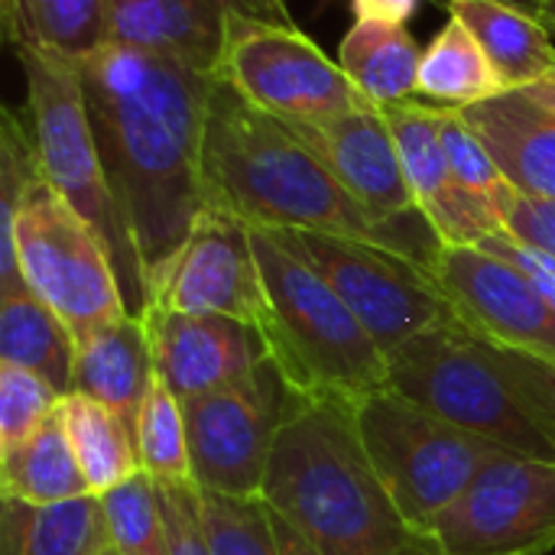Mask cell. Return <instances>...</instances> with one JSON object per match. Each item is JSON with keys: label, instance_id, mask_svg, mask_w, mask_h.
Segmentation results:
<instances>
[{"label": "cell", "instance_id": "cell-40", "mask_svg": "<svg viewBox=\"0 0 555 555\" xmlns=\"http://www.w3.org/2000/svg\"><path fill=\"white\" fill-rule=\"evenodd\" d=\"M540 20L550 26V33H555V0H543L540 3Z\"/></svg>", "mask_w": 555, "mask_h": 555}, {"label": "cell", "instance_id": "cell-39", "mask_svg": "<svg viewBox=\"0 0 555 555\" xmlns=\"http://www.w3.org/2000/svg\"><path fill=\"white\" fill-rule=\"evenodd\" d=\"M524 94H527L533 104H540L543 111H550V114L555 117V68L546 75V78H540L537 85L524 88Z\"/></svg>", "mask_w": 555, "mask_h": 555}, {"label": "cell", "instance_id": "cell-36", "mask_svg": "<svg viewBox=\"0 0 555 555\" xmlns=\"http://www.w3.org/2000/svg\"><path fill=\"white\" fill-rule=\"evenodd\" d=\"M416 7L420 0H351L354 20H377V23H397V26H406Z\"/></svg>", "mask_w": 555, "mask_h": 555}, {"label": "cell", "instance_id": "cell-32", "mask_svg": "<svg viewBox=\"0 0 555 555\" xmlns=\"http://www.w3.org/2000/svg\"><path fill=\"white\" fill-rule=\"evenodd\" d=\"M436 117H439V137H442V150H446V159H449V169H452L455 182H462L465 189H472L478 195H488L494 205H501V198L514 185L501 172V166L491 156V150L485 146V140L475 133V127L455 107H439L436 104Z\"/></svg>", "mask_w": 555, "mask_h": 555}, {"label": "cell", "instance_id": "cell-27", "mask_svg": "<svg viewBox=\"0 0 555 555\" xmlns=\"http://www.w3.org/2000/svg\"><path fill=\"white\" fill-rule=\"evenodd\" d=\"M507 94L491 59L472 36V29L449 16L436 39L423 52L420 65V98H429L439 107L468 111L481 101Z\"/></svg>", "mask_w": 555, "mask_h": 555}, {"label": "cell", "instance_id": "cell-22", "mask_svg": "<svg viewBox=\"0 0 555 555\" xmlns=\"http://www.w3.org/2000/svg\"><path fill=\"white\" fill-rule=\"evenodd\" d=\"M78 341L68 325L33 293L0 296V364L42 377L59 397L75 393Z\"/></svg>", "mask_w": 555, "mask_h": 555}, {"label": "cell", "instance_id": "cell-2", "mask_svg": "<svg viewBox=\"0 0 555 555\" xmlns=\"http://www.w3.org/2000/svg\"><path fill=\"white\" fill-rule=\"evenodd\" d=\"M208 205L267 231H319L397 250L433 270L439 241H416L403 224H384L315 159L286 120L250 104L215 78L205 117Z\"/></svg>", "mask_w": 555, "mask_h": 555}, {"label": "cell", "instance_id": "cell-29", "mask_svg": "<svg viewBox=\"0 0 555 555\" xmlns=\"http://www.w3.org/2000/svg\"><path fill=\"white\" fill-rule=\"evenodd\" d=\"M397 150H400V163L406 172V182L413 189L416 208L423 211L426 205H433L446 189L455 185V176L449 169L446 150H442V137H439V117H436V104H420V101H403V104H390L380 107Z\"/></svg>", "mask_w": 555, "mask_h": 555}, {"label": "cell", "instance_id": "cell-30", "mask_svg": "<svg viewBox=\"0 0 555 555\" xmlns=\"http://www.w3.org/2000/svg\"><path fill=\"white\" fill-rule=\"evenodd\" d=\"M107 540L120 555H172L159 485L137 472L124 485L98 494Z\"/></svg>", "mask_w": 555, "mask_h": 555}, {"label": "cell", "instance_id": "cell-18", "mask_svg": "<svg viewBox=\"0 0 555 555\" xmlns=\"http://www.w3.org/2000/svg\"><path fill=\"white\" fill-rule=\"evenodd\" d=\"M462 114L520 195L555 202V117L550 111L524 91H507Z\"/></svg>", "mask_w": 555, "mask_h": 555}, {"label": "cell", "instance_id": "cell-8", "mask_svg": "<svg viewBox=\"0 0 555 555\" xmlns=\"http://www.w3.org/2000/svg\"><path fill=\"white\" fill-rule=\"evenodd\" d=\"M345 410L374 475L400 514L429 537L468 485L491 462L511 455L501 446L439 420L390 384L345 403Z\"/></svg>", "mask_w": 555, "mask_h": 555}, {"label": "cell", "instance_id": "cell-4", "mask_svg": "<svg viewBox=\"0 0 555 555\" xmlns=\"http://www.w3.org/2000/svg\"><path fill=\"white\" fill-rule=\"evenodd\" d=\"M387 384L517 459L555 462V364L543 358L446 322L387 354Z\"/></svg>", "mask_w": 555, "mask_h": 555}, {"label": "cell", "instance_id": "cell-34", "mask_svg": "<svg viewBox=\"0 0 555 555\" xmlns=\"http://www.w3.org/2000/svg\"><path fill=\"white\" fill-rule=\"evenodd\" d=\"M166 527H169V553L172 555H215L198 517V488L189 485H159Z\"/></svg>", "mask_w": 555, "mask_h": 555}, {"label": "cell", "instance_id": "cell-16", "mask_svg": "<svg viewBox=\"0 0 555 555\" xmlns=\"http://www.w3.org/2000/svg\"><path fill=\"white\" fill-rule=\"evenodd\" d=\"M143 322L156 374L179 400L231 387L267 361L257 328L228 315H192L150 306Z\"/></svg>", "mask_w": 555, "mask_h": 555}, {"label": "cell", "instance_id": "cell-23", "mask_svg": "<svg viewBox=\"0 0 555 555\" xmlns=\"http://www.w3.org/2000/svg\"><path fill=\"white\" fill-rule=\"evenodd\" d=\"M107 543L98 494L49 507L0 498V555H98Z\"/></svg>", "mask_w": 555, "mask_h": 555}, {"label": "cell", "instance_id": "cell-15", "mask_svg": "<svg viewBox=\"0 0 555 555\" xmlns=\"http://www.w3.org/2000/svg\"><path fill=\"white\" fill-rule=\"evenodd\" d=\"M315 159L384 224L420 218L413 189L406 182L393 130L371 101L322 120L286 124Z\"/></svg>", "mask_w": 555, "mask_h": 555}, {"label": "cell", "instance_id": "cell-21", "mask_svg": "<svg viewBox=\"0 0 555 555\" xmlns=\"http://www.w3.org/2000/svg\"><path fill=\"white\" fill-rule=\"evenodd\" d=\"M423 46L406 26L354 20L338 46V65L374 107L413 101L420 94Z\"/></svg>", "mask_w": 555, "mask_h": 555}, {"label": "cell", "instance_id": "cell-19", "mask_svg": "<svg viewBox=\"0 0 555 555\" xmlns=\"http://www.w3.org/2000/svg\"><path fill=\"white\" fill-rule=\"evenodd\" d=\"M153 374V345L143 319L127 315L78 341L75 393L111 406L130 426H137Z\"/></svg>", "mask_w": 555, "mask_h": 555}, {"label": "cell", "instance_id": "cell-24", "mask_svg": "<svg viewBox=\"0 0 555 555\" xmlns=\"http://www.w3.org/2000/svg\"><path fill=\"white\" fill-rule=\"evenodd\" d=\"M7 42L85 62L107 46L104 0H0Z\"/></svg>", "mask_w": 555, "mask_h": 555}, {"label": "cell", "instance_id": "cell-6", "mask_svg": "<svg viewBox=\"0 0 555 555\" xmlns=\"http://www.w3.org/2000/svg\"><path fill=\"white\" fill-rule=\"evenodd\" d=\"M7 293L42 299L75 341L130 315L104 241L42 172L13 211H0V296Z\"/></svg>", "mask_w": 555, "mask_h": 555}, {"label": "cell", "instance_id": "cell-13", "mask_svg": "<svg viewBox=\"0 0 555 555\" xmlns=\"http://www.w3.org/2000/svg\"><path fill=\"white\" fill-rule=\"evenodd\" d=\"M433 276L478 335L555 364V306L511 260L485 247H439Z\"/></svg>", "mask_w": 555, "mask_h": 555}, {"label": "cell", "instance_id": "cell-41", "mask_svg": "<svg viewBox=\"0 0 555 555\" xmlns=\"http://www.w3.org/2000/svg\"><path fill=\"white\" fill-rule=\"evenodd\" d=\"M504 3H514V7H520V10H527V13L540 16V3H543V0H504Z\"/></svg>", "mask_w": 555, "mask_h": 555}, {"label": "cell", "instance_id": "cell-37", "mask_svg": "<svg viewBox=\"0 0 555 555\" xmlns=\"http://www.w3.org/2000/svg\"><path fill=\"white\" fill-rule=\"evenodd\" d=\"M267 511H270V524H273V533H276V543H280V553L283 555H322L283 514H276L270 504H267Z\"/></svg>", "mask_w": 555, "mask_h": 555}, {"label": "cell", "instance_id": "cell-38", "mask_svg": "<svg viewBox=\"0 0 555 555\" xmlns=\"http://www.w3.org/2000/svg\"><path fill=\"white\" fill-rule=\"evenodd\" d=\"M244 16L254 20H270V23H293L289 3L286 0H234Z\"/></svg>", "mask_w": 555, "mask_h": 555}, {"label": "cell", "instance_id": "cell-7", "mask_svg": "<svg viewBox=\"0 0 555 555\" xmlns=\"http://www.w3.org/2000/svg\"><path fill=\"white\" fill-rule=\"evenodd\" d=\"M16 59L26 75V111L33 120L42 176L98 231L120 280L127 312L133 319H143L153 299L146 289L133 234L120 215L98 153L78 68L75 62L39 49H16Z\"/></svg>", "mask_w": 555, "mask_h": 555}, {"label": "cell", "instance_id": "cell-20", "mask_svg": "<svg viewBox=\"0 0 555 555\" xmlns=\"http://www.w3.org/2000/svg\"><path fill=\"white\" fill-rule=\"evenodd\" d=\"M446 7L472 29L504 91H524L555 68V42L540 16L504 0H446Z\"/></svg>", "mask_w": 555, "mask_h": 555}, {"label": "cell", "instance_id": "cell-26", "mask_svg": "<svg viewBox=\"0 0 555 555\" xmlns=\"http://www.w3.org/2000/svg\"><path fill=\"white\" fill-rule=\"evenodd\" d=\"M59 410H62L72 452L78 459V468L91 494H104L124 485L127 478H133L137 472H143L133 426L124 416H117L111 406L85 393H72V397H62Z\"/></svg>", "mask_w": 555, "mask_h": 555}, {"label": "cell", "instance_id": "cell-5", "mask_svg": "<svg viewBox=\"0 0 555 555\" xmlns=\"http://www.w3.org/2000/svg\"><path fill=\"white\" fill-rule=\"evenodd\" d=\"M250 241L263 280L257 335L289 393L319 403H354L387 387V354L328 280L270 231L250 228Z\"/></svg>", "mask_w": 555, "mask_h": 555}, {"label": "cell", "instance_id": "cell-25", "mask_svg": "<svg viewBox=\"0 0 555 555\" xmlns=\"http://www.w3.org/2000/svg\"><path fill=\"white\" fill-rule=\"evenodd\" d=\"M85 494L91 491L72 452L62 410H55L26 442L0 455V498L49 507Z\"/></svg>", "mask_w": 555, "mask_h": 555}, {"label": "cell", "instance_id": "cell-35", "mask_svg": "<svg viewBox=\"0 0 555 555\" xmlns=\"http://www.w3.org/2000/svg\"><path fill=\"white\" fill-rule=\"evenodd\" d=\"M498 208H501L504 228L514 241L555 257V202L530 198V195H520L517 189H511Z\"/></svg>", "mask_w": 555, "mask_h": 555}, {"label": "cell", "instance_id": "cell-42", "mask_svg": "<svg viewBox=\"0 0 555 555\" xmlns=\"http://www.w3.org/2000/svg\"><path fill=\"white\" fill-rule=\"evenodd\" d=\"M98 555H120V553H117V550H114V546L107 543V546H104V550H101V553H98Z\"/></svg>", "mask_w": 555, "mask_h": 555}, {"label": "cell", "instance_id": "cell-12", "mask_svg": "<svg viewBox=\"0 0 555 555\" xmlns=\"http://www.w3.org/2000/svg\"><path fill=\"white\" fill-rule=\"evenodd\" d=\"M446 555H546L555 550V462L501 455L439 517Z\"/></svg>", "mask_w": 555, "mask_h": 555}, {"label": "cell", "instance_id": "cell-11", "mask_svg": "<svg viewBox=\"0 0 555 555\" xmlns=\"http://www.w3.org/2000/svg\"><path fill=\"white\" fill-rule=\"evenodd\" d=\"M218 78L286 124L322 120L364 104L345 68L296 23L234 13Z\"/></svg>", "mask_w": 555, "mask_h": 555}, {"label": "cell", "instance_id": "cell-31", "mask_svg": "<svg viewBox=\"0 0 555 555\" xmlns=\"http://www.w3.org/2000/svg\"><path fill=\"white\" fill-rule=\"evenodd\" d=\"M198 517L215 555H283L263 498L198 491Z\"/></svg>", "mask_w": 555, "mask_h": 555}, {"label": "cell", "instance_id": "cell-3", "mask_svg": "<svg viewBox=\"0 0 555 555\" xmlns=\"http://www.w3.org/2000/svg\"><path fill=\"white\" fill-rule=\"evenodd\" d=\"M263 501L322 555H446L374 475L345 403L289 393Z\"/></svg>", "mask_w": 555, "mask_h": 555}, {"label": "cell", "instance_id": "cell-28", "mask_svg": "<svg viewBox=\"0 0 555 555\" xmlns=\"http://www.w3.org/2000/svg\"><path fill=\"white\" fill-rule=\"evenodd\" d=\"M133 439H137L140 468L156 485H189L192 481V455H189L182 400L166 387V380L159 374H153V384L143 397L140 416L133 426Z\"/></svg>", "mask_w": 555, "mask_h": 555}, {"label": "cell", "instance_id": "cell-1", "mask_svg": "<svg viewBox=\"0 0 555 555\" xmlns=\"http://www.w3.org/2000/svg\"><path fill=\"white\" fill-rule=\"evenodd\" d=\"M98 153L133 234L150 299L208 208L205 117L215 75L107 42L78 62Z\"/></svg>", "mask_w": 555, "mask_h": 555}, {"label": "cell", "instance_id": "cell-9", "mask_svg": "<svg viewBox=\"0 0 555 555\" xmlns=\"http://www.w3.org/2000/svg\"><path fill=\"white\" fill-rule=\"evenodd\" d=\"M270 234L328 280L384 354L426 328L462 322L433 270L397 250L319 231Z\"/></svg>", "mask_w": 555, "mask_h": 555}, {"label": "cell", "instance_id": "cell-33", "mask_svg": "<svg viewBox=\"0 0 555 555\" xmlns=\"http://www.w3.org/2000/svg\"><path fill=\"white\" fill-rule=\"evenodd\" d=\"M62 397L36 374L0 364V455L26 442L55 410Z\"/></svg>", "mask_w": 555, "mask_h": 555}, {"label": "cell", "instance_id": "cell-17", "mask_svg": "<svg viewBox=\"0 0 555 555\" xmlns=\"http://www.w3.org/2000/svg\"><path fill=\"white\" fill-rule=\"evenodd\" d=\"M107 42L179 59L205 75L221 72L234 0H104ZM244 16V13H241Z\"/></svg>", "mask_w": 555, "mask_h": 555}, {"label": "cell", "instance_id": "cell-10", "mask_svg": "<svg viewBox=\"0 0 555 555\" xmlns=\"http://www.w3.org/2000/svg\"><path fill=\"white\" fill-rule=\"evenodd\" d=\"M286 406L289 387L270 361L231 387L182 400L195 488L224 498H263Z\"/></svg>", "mask_w": 555, "mask_h": 555}, {"label": "cell", "instance_id": "cell-14", "mask_svg": "<svg viewBox=\"0 0 555 555\" xmlns=\"http://www.w3.org/2000/svg\"><path fill=\"white\" fill-rule=\"evenodd\" d=\"M153 306L192 315H228L257 328L263 319V280L250 228L208 205L166 270Z\"/></svg>", "mask_w": 555, "mask_h": 555}]
</instances>
